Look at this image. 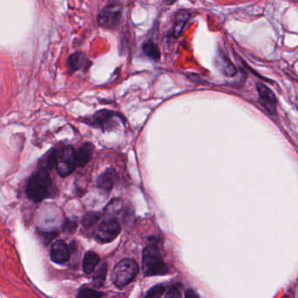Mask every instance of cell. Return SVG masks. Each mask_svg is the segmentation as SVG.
Instances as JSON below:
<instances>
[{
  "label": "cell",
  "mask_w": 298,
  "mask_h": 298,
  "mask_svg": "<svg viewBox=\"0 0 298 298\" xmlns=\"http://www.w3.org/2000/svg\"><path fill=\"white\" fill-rule=\"evenodd\" d=\"M190 16H191V13L187 12L186 10H181L176 12L175 19H174V24H173V33H172L173 36L175 38L181 36V33L183 32L184 28L188 21Z\"/></svg>",
  "instance_id": "10"
},
{
  "label": "cell",
  "mask_w": 298,
  "mask_h": 298,
  "mask_svg": "<svg viewBox=\"0 0 298 298\" xmlns=\"http://www.w3.org/2000/svg\"><path fill=\"white\" fill-rule=\"evenodd\" d=\"M176 1H178V0H163V2H164L166 5H169V6L174 5Z\"/></svg>",
  "instance_id": "24"
},
{
  "label": "cell",
  "mask_w": 298,
  "mask_h": 298,
  "mask_svg": "<svg viewBox=\"0 0 298 298\" xmlns=\"http://www.w3.org/2000/svg\"><path fill=\"white\" fill-rule=\"evenodd\" d=\"M121 233V225L115 219L104 221L98 227L95 234L97 241L100 243H107L114 241Z\"/></svg>",
  "instance_id": "6"
},
{
  "label": "cell",
  "mask_w": 298,
  "mask_h": 298,
  "mask_svg": "<svg viewBox=\"0 0 298 298\" xmlns=\"http://www.w3.org/2000/svg\"><path fill=\"white\" fill-rule=\"evenodd\" d=\"M103 295V293L98 292L94 289L90 288H82L78 291L77 298H99Z\"/></svg>",
  "instance_id": "16"
},
{
  "label": "cell",
  "mask_w": 298,
  "mask_h": 298,
  "mask_svg": "<svg viewBox=\"0 0 298 298\" xmlns=\"http://www.w3.org/2000/svg\"><path fill=\"white\" fill-rule=\"evenodd\" d=\"M51 180L46 169H39L28 180L26 194L34 202H42L51 192Z\"/></svg>",
  "instance_id": "1"
},
{
  "label": "cell",
  "mask_w": 298,
  "mask_h": 298,
  "mask_svg": "<svg viewBox=\"0 0 298 298\" xmlns=\"http://www.w3.org/2000/svg\"><path fill=\"white\" fill-rule=\"evenodd\" d=\"M94 148V145L91 143H86L82 148H78L76 152V161L78 167H84L90 161L93 156Z\"/></svg>",
  "instance_id": "11"
},
{
  "label": "cell",
  "mask_w": 298,
  "mask_h": 298,
  "mask_svg": "<svg viewBox=\"0 0 298 298\" xmlns=\"http://www.w3.org/2000/svg\"><path fill=\"white\" fill-rule=\"evenodd\" d=\"M106 271H107V268H106V264H104L98 269L96 272V274L94 276V282L96 284H98L97 286H101L104 281H105V275H106Z\"/></svg>",
  "instance_id": "19"
},
{
  "label": "cell",
  "mask_w": 298,
  "mask_h": 298,
  "mask_svg": "<svg viewBox=\"0 0 298 298\" xmlns=\"http://www.w3.org/2000/svg\"><path fill=\"white\" fill-rule=\"evenodd\" d=\"M165 288L161 284L151 288L143 298H161Z\"/></svg>",
  "instance_id": "18"
},
{
  "label": "cell",
  "mask_w": 298,
  "mask_h": 298,
  "mask_svg": "<svg viewBox=\"0 0 298 298\" xmlns=\"http://www.w3.org/2000/svg\"><path fill=\"white\" fill-rule=\"evenodd\" d=\"M76 228H77V224H76L75 223H73V222H68V223H66V226L65 227V230L67 232H70V233H72V232L75 230Z\"/></svg>",
  "instance_id": "22"
},
{
  "label": "cell",
  "mask_w": 298,
  "mask_h": 298,
  "mask_svg": "<svg viewBox=\"0 0 298 298\" xmlns=\"http://www.w3.org/2000/svg\"><path fill=\"white\" fill-rule=\"evenodd\" d=\"M256 88L259 93L260 99L263 103L265 107L270 113H275L276 107H277V100L275 94L272 93V91L262 83H258L256 86Z\"/></svg>",
  "instance_id": "8"
},
{
  "label": "cell",
  "mask_w": 298,
  "mask_h": 298,
  "mask_svg": "<svg viewBox=\"0 0 298 298\" xmlns=\"http://www.w3.org/2000/svg\"><path fill=\"white\" fill-rule=\"evenodd\" d=\"M164 298H182L181 297V294L179 289L176 288H171L169 289L168 293L166 294Z\"/></svg>",
  "instance_id": "21"
},
{
  "label": "cell",
  "mask_w": 298,
  "mask_h": 298,
  "mask_svg": "<svg viewBox=\"0 0 298 298\" xmlns=\"http://www.w3.org/2000/svg\"><path fill=\"white\" fill-rule=\"evenodd\" d=\"M117 180V175L115 170L112 169H106L101 175L99 176L97 181L98 187L105 192L111 191L115 186V181Z\"/></svg>",
  "instance_id": "9"
},
{
  "label": "cell",
  "mask_w": 298,
  "mask_h": 298,
  "mask_svg": "<svg viewBox=\"0 0 298 298\" xmlns=\"http://www.w3.org/2000/svg\"><path fill=\"white\" fill-rule=\"evenodd\" d=\"M99 262V256L94 251H88L85 255L83 260V270L87 274H90L96 268Z\"/></svg>",
  "instance_id": "13"
},
{
  "label": "cell",
  "mask_w": 298,
  "mask_h": 298,
  "mask_svg": "<svg viewBox=\"0 0 298 298\" xmlns=\"http://www.w3.org/2000/svg\"><path fill=\"white\" fill-rule=\"evenodd\" d=\"M142 268L147 276H159L169 272L168 266L163 262L160 250L154 245L145 248L142 257Z\"/></svg>",
  "instance_id": "2"
},
{
  "label": "cell",
  "mask_w": 298,
  "mask_h": 298,
  "mask_svg": "<svg viewBox=\"0 0 298 298\" xmlns=\"http://www.w3.org/2000/svg\"><path fill=\"white\" fill-rule=\"evenodd\" d=\"M142 50L144 51L145 55L150 58L151 60H153L154 61H160V49L158 47V45L156 44H154L153 41L149 40V41L145 42L142 45Z\"/></svg>",
  "instance_id": "15"
},
{
  "label": "cell",
  "mask_w": 298,
  "mask_h": 298,
  "mask_svg": "<svg viewBox=\"0 0 298 298\" xmlns=\"http://www.w3.org/2000/svg\"><path fill=\"white\" fill-rule=\"evenodd\" d=\"M185 298H200L199 295L196 294V291L192 289H188L186 290L185 293Z\"/></svg>",
  "instance_id": "23"
},
{
  "label": "cell",
  "mask_w": 298,
  "mask_h": 298,
  "mask_svg": "<svg viewBox=\"0 0 298 298\" xmlns=\"http://www.w3.org/2000/svg\"><path fill=\"white\" fill-rule=\"evenodd\" d=\"M99 217H100L99 213L89 212V213L85 215L84 219H83L84 226L87 227V228H90L99 221Z\"/></svg>",
  "instance_id": "17"
},
{
  "label": "cell",
  "mask_w": 298,
  "mask_h": 298,
  "mask_svg": "<svg viewBox=\"0 0 298 298\" xmlns=\"http://www.w3.org/2000/svg\"><path fill=\"white\" fill-rule=\"evenodd\" d=\"M138 271L139 266L134 260H121L113 271V282L119 288L127 286L136 278Z\"/></svg>",
  "instance_id": "3"
},
{
  "label": "cell",
  "mask_w": 298,
  "mask_h": 298,
  "mask_svg": "<svg viewBox=\"0 0 298 298\" xmlns=\"http://www.w3.org/2000/svg\"><path fill=\"white\" fill-rule=\"evenodd\" d=\"M222 62H223L222 65H223V72L228 76L234 75L236 72V70H235V66L230 62V61H229L227 58L223 57Z\"/></svg>",
  "instance_id": "20"
},
{
  "label": "cell",
  "mask_w": 298,
  "mask_h": 298,
  "mask_svg": "<svg viewBox=\"0 0 298 298\" xmlns=\"http://www.w3.org/2000/svg\"><path fill=\"white\" fill-rule=\"evenodd\" d=\"M77 167L76 151L71 146L57 150L55 168L61 177H67L74 171Z\"/></svg>",
  "instance_id": "5"
},
{
  "label": "cell",
  "mask_w": 298,
  "mask_h": 298,
  "mask_svg": "<svg viewBox=\"0 0 298 298\" xmlns=\"http://www.w3.org/2000/svg\"><path fill=\"white\" fill-rule=\"evenodd\" d=\"M87 62H88V59L86 55L82 51H78L70 56L67 61V66L70 72H73L82 69L83 66H86Z\"/></svg>",
  "instance_id": "12"
},
{
  "label": "cell",
  "mask_w": 298,
  "mask_h": 298,
  "mask_svg": "<svg viewBox=\"0 0 298 298\" xmlns=\"http://www.w3.org/2000/svg\"><path fill=\"white\" fill-rule=\"evenodd\" d=\"M51 258L53 262L62 264L70 258V250L67 244L62 240H58L51 245Z\"/></svg>",
  "instance_id": "7"
},
{
  "label": "cell",
  "mask_w": 298,
  "mask_h": 298,
  "mask_svg": "<svg viewBox=\"0 0 298 298\" xmlns=\"http://www.w3.org/2000/svg\"><path fill=\"white\" fill-rule=\"evenodd\" d=\"M116 116L115 113L110 111H100L98 112L96 115H94L93 118L94 125L98 127H105L107 123H110L112 120Z\"/></svg>",
  "instance_id": "14"
},
{
  "label": "cell",
  "mask_w": 298,
  "mask_h": 298,
  "mask_svg": "<svg viewBox=\"0 0 298 298\" xmlns=\"http://www.w3.org/2000/svg\"><path fill=\"white\" fill-rule=\"evenodd\" d=\"M122 5L119 1H113L104 6L98 15V24L105 29H115L121 23Z\"/></svg>",
  "instance_id": "4"
}]
</instances>
